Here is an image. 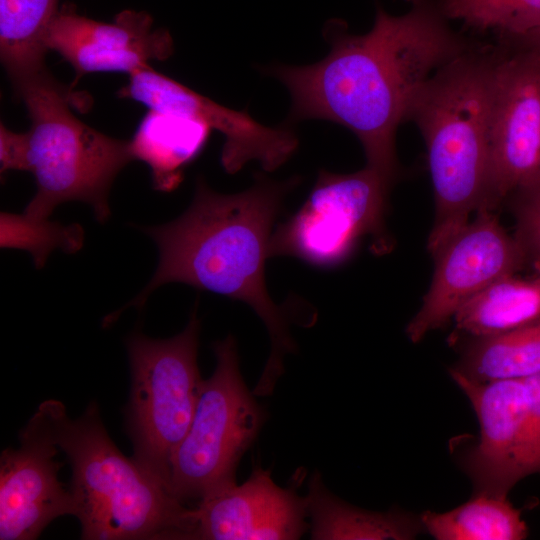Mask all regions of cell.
Returning <instances> with one entry per match:
<instances>
[{
    "label": "cell",
    "instance_id": "obj_1",
    "mask_svg": "<svg viewBox=\"0 0 540 540\" xmlns=\"http://www.w3.org/2000/svg\"><path fill=\"white\" fill-rule=\"evenodd\" d=\"M324 34L331 50L322 60L267 69L291 94L288 121L324 119L346 127L361 142L366 165L393 184L398 126L429 77L469 46L439 5L426 0L401 16L378 7L365 34H348L333 21Z\"/></svg>",
    "mask_w": 540,
    "mask_h": 540
},
{
    "label": "cell",
    "instance_id": "obj_2",
    "mask_svg": "<svg viewBox=\"0 0 540 540\" xmlns=\"http://www.w3.org/2000/svg\"><path fill=\"white\" fill-rule=\"evenodd\" d=\"M254 184L236 194L213 191L199 177L194 198L175 220L143 230L155 241L159 262L147 286L124 308H141L158 287L181 282L249 305L264 323L271 350L253 392L268 396L284 374V358L297 350L294 321L270 297L265 262L272 229L298 176L274 181L255 174Z\"/></svg>",
    "mask_w": 540,
    "mask_h": 540
},
{
    "label": "cell",
    "instance_id": "obj_3",
    "mask_svg": "<svg viewBox=\"0 0 540 540\" xmlns=\"http://www.w3.org/2000/svg\"><path fill=\"white\" fill-rule=\"evenodd\" d=\"M499 52L470 47L419 89L407 120L427 148L435 218L427 241L435 255L481 209L489 170V132Z\"/></svg>",
    "mask_w": 540,
    "mask_h": 540
},
{
    "label": "cell",
    "instance_id": "obj_4",
    "mask_svg": "<svg viewBox=\"0 0 540 540\" xmlns=\"http://www.w3.org/2000/svg\"><path fill=\"white\" fill-rule=\"evenodd\" d=\"M56 440L71 465L69 489L82 539H194L193 507L121 453L95 402L77 419H70L62 404Z\"/></svg>",
    "mask_w": 540,
    "mask_h": 540
},
{
    "label": "cell",
    "instance_id": "obj_5",
    "mask_svg": "<svg viewBox=\"0 0 540 540\" xmlns=\"http://www.w3.org/2000/svg\"><path fill=\"white\" fill-rule=\"evenodd\" d=\"M15 93L31 121L26 131L27 171L36 183L22 217L47 221L59 204L82 201L91 206L98 222H106L111 185L133 161L129 141L107 136L78 119L70 108L79 101L77 96L51 74Z\"/></svg>",
    "mask_w": 540,
    "mask_h": 540
},
{
    "label": "cell",
    "instance_id": "obj_6",
    "mask_svg": "<svg viewBox=\"0 0 540 540\" xmlns=\"http://www.w3.org/2000/svg\"><path fill=\"white\" fill-rule=\"evenodd\" d=\"M199 334L194 310L185 329L171 338L136 332L126 340L131 390L125 426L132 457L167 488L171 458L190 427L203 381Z\"/></svg>",
    "mask_w": 540,
    "mask_h": 540
},
{
    "label": "cell",
    "instance_id": "obj_7",
    "mask_svg": "<svg viewBox=\"0 0 540 540\" xmlns=\"http://www.w3.org/2000/svg\"><path fill=\"white\" fill-rule=\"evenodd\" d=\"M212 348L215 370L202 381L192 422L170 461L168 489L185 504L236 483L239 462L266 420L242 377L235 338Z\"/></svg>",
    "mask_w": 540,
    "mask_h": 540
},
{
    "label": "cell",
    "instance_id": "obj_8",
    "mask_svg": "<svg viewBox=\"0 0 540 540\" xmlns=\"http://www.w3.org/2000/svg\"><path fill=\"white\" fill-rule=\"evenodd\" d=\"M392 183L375 169L347 174L320 170L302 206L272 233L269 255L292 256L332 268L346 261L365 237L372 250L387 252V197Z\"/></svg>",
    "mask_w": 540,
    "mask_h": 540
},
{
    "label": "cell",
    "instance_id": "obj_9",
    "mask_svg": "<svg viewBox=\"0 0 540 540\" xmlns=\"http://www.w3.org/2000/svg\"><path fill=\"white\" fill-rule=\"evenodd\" d=\"M499 52L489 132V170L480 210L495 211L540 183V52L514 43ZM478 210V211H480Z\"/></svg>",
    "mask_w": 540,
    "mask_h": 540
},
{
    "label": "cell",
    "instance_id": "obj_10",
    "mask_svg": "<svg viewBox=\"0 0 540 540\" xmlns=\"http://www.w3.org/2000/svg\"><path fill=\"white\" fill-rule=\"evenodd\" d=\"M435 269L423 303L406 327L413 343L445 326L472 296L526 264L517 243L495 211H477L434 256Z\"/></svg>",
    "mask_w": 540,
    "mask_h": 540
},
{
    "label": "cell",
    "instance_id": "obj_11",
    "mask_svg": "<svg viewBox=\"0 0 540 540\" xmlns=\"http://www.w3.org/2000/svg\"><path fill=\"white\" fill-rule=\"evenodd\" d=\"M62 403L46 400L0 456V539L33 540L56 518L75 515L70 489L58 479L56 418Z\"/></svg>",
    "mask_w": 540,
    "mask_h": 540
},
{
    "label": "cell",
    "instance_id": "obj_12",
    "mask_svg": "<svg viewBox=\"0 0 540 540\" xmlns=\"http://www.w3.org/2000/svg\"><path fill=\"white\" fill-rule=\"evenodd\" d=\"M117 96L140 102L152 110L200 120L221 132L225 138L221 164L229 174L238 172L251 160L258 161L264 171H274L298 148V138L291 129L267 127L253 119L247 110L224 107L152 67L131 74Z\"/></svg>",
    "mask_w": 540,
    "mask_h": 540
},
{
    "label": "cell",
    "instance_id": "obj_13",
    "mask_svg": "<svg viewBox=\"0 0 540 540\" xmlns=\"http://www.w3.org/2000/svg\"><path fill=\"white\" fill-rule=\"evenodd\" d=\"M44 43L48 51L57 52L74 69L71 88L89 73L131 75L173 53L169 31L153 28V19L146 12L124 10L106 23L80 15L67 4L52 19Z\"/></svg>",
    "mask_w": 540,
    "mask_h": 540
},
{
    "label": "cell",
    "instance_id": "obj_14",
    "mask_svg": "<svg viewBox=\"0 0 540 540\" xmlns=\"http://www.w3.org/2000/svg\"><path fill=\"white\" fill-rule=\"evenodd\" d=\"M477 416L478 442L463 460L476 493L507 497L524 479V454L529 396L524 379L477 382L449 369Z\"/></svg>",
    "mask_w": 540,
    "mask_h": 540
},
{
    "label": "cell",
    "instance_id": "obj_15",
    "mask_svg": "<svg viewBox=\"0 0 540 540\" xmlns=\"http://www.w3.org/2000/svg\"><path fill=\"white\" fill-rule=\"evenodd\" d=\"M277 485L271 471L255 466L242 484L234 483L193 507L194 539L296 540L309 527L306 496Z\"/></svg>",
    "mask_w": 540,
    "mask_h": 540
},
{
    "label": "cell",
    "instance_id": "obj_16",
    "mask_svg": "<svg viewBox=\"0 0 540 540\" xmlns=\"http://www.w3.org/2000/svg\"><path fill=\"white\" fill-rule=\"evenodd\" d=\"M305 496L313 540H411L424 531L420 515L397 508L370 511L342 500L318 471L311 475Z\"/></svg>",
    "mask_w": 540,
    "mask_h": 540
},
{
    "label": "cell",
    "instance_id": "obj_17",
    "mask_svg": "<svg viewBox=\"0 0 540 540\" xmlns=\"http://www.w3.org/2000/svg\"><path fill=\"white\" fill-rule=\"evenodd\" d=\"M212 128L184 115L149 109L129 140L133 160L146 163L154 189L170 192L203 150Z\"/></svg>",
    "mask_w": 540,
    "mask_h": 540
},
{
    "label": "cell",
    "instance_id": "obj_18",
    "mask_svg": "<svg viewBox=\"0 0 540 540\" xmlns=\"http://www.w3.org/2000/svg\"><path fill=\"white\" fill-rule=\"evenodd\" d=\"M59 0H0V59L15 92L49 75L44 38Z\"/></svg>",
    "mask_w": 540,
    "mask_h": 540
},
{
    "label": "cell",
    "instance_id": "obj_19",
    "mask_svg": "<svg viewBox=\"0 0 540 540\" xmlns=\"http://www.w3.org/2000/svg\"><path fill=\"white\" fill-rule=\"evenodd\" d=\"M459 331L472 338L500 335L540 321V280L517 274L501 277L456 311Z\"/></svg>",
    "mask_w": 540,
    "mask_h": 540
},
{
    "label": "cell",
    "instance_id": "obj_20",
    "mask_svg": "<svg viewBox=\"0 0 540 540\" xmlns=\"http://www.w3.org/2000/svg\"><path fill=\"white\" fill-rule=\"evenodd\" d=\"M451 370L477 382L540 373V321L496 336L472 338Z\"/></svg>",
    "mask_w": 540,
    "mask_h": 540
},
{
    "label": "cell",
    "instance_id": "obj_21",
    "mask_svg": "<svg viewBox=\"0 0 540 540\" xmlns=\"http://www.w3.org/2000/svg\"><path fill=\"white\" fill-rule=\"evenodd\" d=\"M424 531L437 540H522L528 527L507 497L476 493L445 512L420 515Z\"/></svg>",
    "mask_w": 540,
    "mask_h": 540
},
{
    "label": "cell",
    "instance_id": "obj_22",
    "mask_svg": "<svg viewBox=\"0 0 540 540\" xmlns=\"http://www.w3.org/2000/svg\"><path fill=\"white\" fill-rule=\"evenodd\" d=\"M439 7L447 19L503 40L540 28V0H442Z\"/></svg>",
    "mask_w": 540,
    "mask_h": 540
},
{
    "label": "cell",
    "instance_id": "obj_23",
    "mask_svg": "<svg viewBox=\"0 0 540 540\" xmlns=\"http://www.w3.org/2000/svg\"><path fill=\"white\" fill-rule=\"evenodd\" d=\"M513 209L516 219L514 238L527 264H540V183L514 192ZM510 196V197H511Z\"/></svg>",
    "mask_w": 540,
    "mask_h": 540
},
{
    "label": "cell",
    "instance_id": "obj_24",
    "mask_svg": "<svg viewBox=\"0 0 540 540\" xmlns=\"http://www.w3.org/2000/svg\"><path fill=\"white\" fill-rule=\"evenodd\" d=\"M528 396L529 411L526 441L522 461L523 477L540 473V373L524 378Z\"/></svg>",
    "mask_w": 540,
    "mask_h": 540
},
{
    "label": "cell",
    "instance_id": "obj_25",
    "mask_svg": "<svg viewBox=\"0 0 540 540\" xmlns=\"http://www.w3.org/2000/svg\"><path fill=\"white\" fill-rule=\"evenodd\" d=\"M27 133H18L0 125L1 174L9 170L27 171Z\"/></svg>",
    "mask_w": 540,
    "mask_h": 540
},
{
    "label": "cell",
    "instance_id": "obj_26",
    "mask_svg": "<svg viewBox=\"0 0 540 540\" xmlns=\"http://www.w3.org/2000/svg\"><path fill=\"white\" fill-rule=\"evenodd\" d=\"M506 42L521 45L540 52V28L534 29L524 35L506 39Z\"/></svg>",
    "mask_w": 540,
    "mask_h": 540
},
{
    "label": "cell",
    "instance_id": "obj_27",
    "mask_svg": "<svg viewBox=\"0 0 540 540\" xmlns=\"http://www.w3.org/2000/svg\"><path fill=\"white\" fill-rule=\"evenodd\" d=\"M535 269V277H537L540 280V264L533 266Z\"/></svg>",
    "mask_w": 540,
    "mask_h": 540
},
{
    "label": "cell",
    "instance_id": "obj_28",
    "mask_svg": "<svg viewBox=\"0 0 540 540\" xmlns=\"http://www.w3.org/2000/svg\"><path fill=\"white\" fill-rule=\"evenodd\" d=\"M407 1L413 2L414 5H415V4L420 3V2L423 1V0H407Z\"/></svg>",
    "mask_w": 540,
    "mask_h": 540
}]
</instances>
